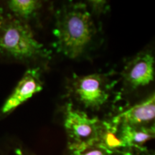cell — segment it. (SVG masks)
Returning a JSON list of instances; mask_svg holds the SVG:
<instances>
[{
    "label": "cell",
    "mask_w": 155,
    "mask_h": 155,
    "mask_svg": "<svg viewBox=\"0 0 155 155\" xmlns=\"http://www.w3.org/2000/svg\"><path fill=\"white\" fill-rule=\"evenodd\" d=\"M54 47L58 53L75 59L86 51L96 33L91 13L86 5L71 3L55 14Z\"/></svg>",
    "instance_id": "cell-1"
},
{
    "label": "cell",
    "mask_w": 155,
    "mask_h": 155,
    "mask_svg": "<svg viewBox=\"0 0 155 155\" xmlns=\"http://www.w3.org/2000/svg\"><path fill=\"white\" fill-rule=\"evenodd\" d=\"M0 54L21 61L48 59L50 56L28 23L17 17L5 19L0 28Z\"/></svg>",
    "instance_id": "cell-2"
},
{
    "label": "cell",
    "mask_w": 155,
    "mask_h": 155,
    "mask_svg": "<svg viewBox=\"0 0 155 155\" xmlns=\"http://www.w3.org/2000/svg\"><path fill=\"white\" fill-rule=\"evenodd\" d=\"M112 87L113 83L106 75L94 73L86 75L74 74L68 88L70 96L84 108L98 110L109 100Z\"/></svg>",
    "instance_id": "cell-3"
},
{
    "label": "cell",
    "mask_w": 155,
    "mask_h": 155,
    "mask_svg": "<svg viewBox=\"0 0 155 155\" xmlns=\"http://www.w3.org/2000/svg\"><path fill=\"white\" fill-rule=\"evenodd\" d=\"M101 120L91 118L81 110L67 103L63 111V126L68 137V150L98 141Z\"/></svg>",
    "instance_id": "cell-4"
},
{
    "label": "cell",
    "mask_w": 155,
    "mask_h": 155,
    "mask_svg": "<svg viewBox=\"0 0 155 155\" xmlns=\"http://www.w3.org/2000/svg\"><path fill=\"white\" fill-rule=\"evenodd\" d=\"M43 83L40 68L28 69L0 109V119L8 115L37 93L41 91Z\"/></svg>",
    "instance_id": "cell-5"
},
{
    "label": "cell",
    "mask_w": 155,
    "mask_h": 155,
    "mask_svg": "<svg viewBox=\"0 0 155 155\" xmlns=\"http://www.w3.org/2000/svg\"><path fill=\"white\" fill-rule=\"evenodd\" d=\"M154 57L150 52H142L128 62L121 72L128 88L136 89L148 86L154 79Z\"/></svg>",
    "instance_id": "cell-6"
},
{
    "label": "cell",
    "mask_w": 155,
    "mask_h": 155,
    "mask_svg": "<svg viewBox=\"0 0 155 155\" xmlns=\"http://www.w3.org/2000/svg\"><path fill=\"white\" fill-rule=\"evenodd\" d=\"M155 96H152L114 116L110 121L135 127H154Z\"/></svg>",
    "instance_id": "cell-7"
},
{
    "label": "cell",
    "mask_w": 155,
    "mask_h": 155,
    "mask_svg": "<svg viewBox=\"0 0 155 155\" xmlns=\"http://www.w3.org/2000/svg\"><path fill=\"white\" fill-rule=\"evenodd\" d=\"M97 142L117 155H134L135 152L122 140L118 125L110 120L101 121Z\"/></svg>",
    "instance_id": "cell-8"
},
{
    "label": "cell",
    "mask_w": 155,
    "mask_h": 155,
    "mask_svg": "<svg viewBox=\"0 0 155 155\" xmlns=\"http://www.w3.org/2000/svg\"><path fill=\"white\" fill-rule=\"evenodd\" d=\"M117 125L122 140L131 150L139 153L147 152L145 144L154 138V127H135L123 124Z\"/></svg>",
    "instance_id": "cell-9"
},
{
    "label": "cell",
    "mask_w": 155,
    "mask_h": 155,
    "mask_svg": "<svg viewBox=\"0 0 155 155\" xmlns=\"http://www.w3.org/2000/svg\"><path fill=\"white\" fill-rule=\"evenodd\" d=\"M7 5L15 17L25 21L35 16L41 8L42 2L37 0H10Z\"/></svg>",
    "instance_id": "cell-10"
},
{
    "label": "cell",
    "mask_w": 155,
    "mask_h": 155,
    "mask_svg": "<svg viewBox=\"0 0 155 155\" xmlns=\"http://www.w3.org/2000/svg\"><path fill=\"white\" fill-rule=\"evenodd\" d=\"M68 150L69 155H117L106 150L97 141Z\"/></svg>",
    "instance_id": "cell-11"
},
{
    "label": "cell",
    "mask_w": 155,
    "mask_h": 155,
    "mask_svg": "<svg viewBox=\"0 0 155 155\" xmlns=\"http://www.w3.org/2000/svg\"><path fill=\"white\" fill-rule=\"evenodd\" d=\"M91 5H92L93 9H96V10L101 12L103 9L105 8L106 5V2H102V1H93L90 2Z\"/></svg>",
    "instance_id": "cell-12"
},
{
    "label": "cell",
    "mask_w": 155,
    "mask_h": 155,
    "mask_svg": "<svg viewBox=\"0 0 155 155\" xmlns=\"http://www.w3.org/2000/svg\"><path fill=\"white\" fill-rule=\"evenodd\" d=\"M4 21H5V18H4L2 13L1 10H0V28H1L2 25V24L4 23Z\"/></svg>",
    "instance_id": "cell-13"
},
{
    "label": "cell",
    "mask_w": 155,
    "mask_h": 155,
    "mask_svg": "<svg viewBox=\"0 0 155 155\" xmlns=\"http://www.w3.org/2000/svg\"><path fill=\"white\" fill-rule=\"evenodd\" d=\"M17 154H18V155H23V154H22V153H21L20 152H17Z\"/></svg>",
    "instance_id": "cell-14"
},
{
    "label": "cell",
    "mask_w": 155,
    "mask_h": 155,
    "mask_svg": "<svg viewBox=\"0 0 155 155\" xmlns=\"http://www.w3.org/2000/svg\"><path fill=\"white\" fill-rule=\"evenodd\" d=\"M148 155H154V154H148Z\"/></svg>",
    "instance_id": "cell-15"
}]
</instances>
